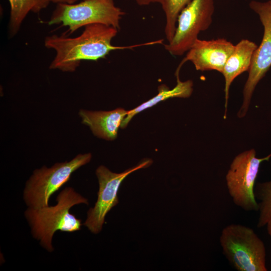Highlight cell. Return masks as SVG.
I'll return each mask as SVG.
<instances>
[{"label":"cell","mask_w":271,"mask_h":271,"mask_svg":"<svg viewBox=\"0 0 271 271\" xmlns=\"http://www.w3.org/2000/svg\"><path fill=\"white\" fill-rule=\"evenodd\" d=\"M118 31L111 26L95 24L84 27L82 33L76 37H68L66 33L46 37L45 46L56 52L50 69L72 72L76 70L82 61H97L105 58L114 50L155 44L153 41L132 46H114L111 42Z\"/></svg>","instance_id":"6da1fadb"},{"label":"cell","mask_w":271,"mask_h":271,"mask_svg":"<svg viewBox=\"0 0 271 271\" xmlns=\"http://www.w3.org/2000/svg\"><path fill=\"white\" fill-rule=\"evenodd\" d=\"M54 206L29 207L25 215L32 229L33 237L49 251L53 250L52 239L57 230L74 232L80 229L81 220L70 213V208L81 203L88 204L87 199L70 187L63 190Z\"/></svg>","instance_id":"7a4b0ae2"},{"label":"cell","mask_w":271,"mask_h":271,"mask_svg":"<svg viewBox=\"0 0 271 271\" xmlns=\"http://www.w3.org/2000/svg\"><path fill=\"white\" fill-rule=\"evenodd\" d=\"M219 242L229 263L238 271H267L266 250L254 230L232 223L221 231Z\"/></svg>","instance_id":"3957f363"},{"label":"cell","mask_w":271,"mask_h":271,"mask_svg":"<svg viewBox=\"0 0 271 271\" xmlns=\"http://www.w3.org/2000/svg\"><path fill=\"white\" fill-rule=\"evenodd\" d=\"M124 15L113 0H83L78 4H58L48 23L68 27V34L81 27L95 24L119 30Z\"/></svg>","instance_id":"277c9868"},{"label":"cell","mask_w":271,"mask_h":271,"mask_svg":"<svg viewBox=\"0 0 271 271\" xmlns=\"http://www.w3.org/2000/svg\"><path fill=\"white\" fill-rule=\"evenodd\" d=\"M91 157L90 153L79 154L69 162L35 170L27 181L24 191L27 205L34 208L48 206L51 195L70 179L74 172L89 163Z\"/></svg>","instance_id":"5b68a950"},{"label":"cell","mask_w":271,"mask_h":271,"mask_svg":"<svg viewBox=\"0 0 271 271\" xmlns=\"http://www.w3.org/2000/svg\"><path fill=\"white\" fill-rule=\"evenodd\" d=\"M271 154L257 158L254 149L241 153L232 161L225 179L228 194L235 205L246 211H258L254 194L255 183L262 162Z\"/></svg>","instance_id":"8992f818"},{"label":"cell","mask_w":271,"mask_h":271,"mask_svg":"<svg viewBox=\"0 0 271 271\" xmlns=\"http://www.w3.org/2000/svg\"><path fill=\"white\" fill-rule=\"evenodd\" d=\"M214 0H191L178 16L174 36L164 45L172 55L182 56L212 23Z\"/></svg>","instance_id":"52a82bcc"},{"label":"cell","mask_w":271,"mask_h":271,"mask_svg":"<svg viewBox=\"0 0 271 271\" xmlns=\"http://www.w3.org/2000/svg\"><path fill=\"white\" fill-rule=\"evenodd\" d=\"M249 7L258 16L263 34L248 71V76L243 90L242 104L237 113L240 118L245 115L256 86L271 67V0L265 2L251 1Z\"/></svg>","instance_id":"ba28073f"},{"label":"cell","mask_w":271,"mask_h":271,"mask_svg":"<svg viewBox=\"0 0 271 271\" xmlns=\"http://www.w3.org/2000/svg\"><path fill=\"white\" fill-rule=\"evenodd\" d=\"M152 163V160L145 159L137 166L120 173H113L102 165L98 167L96 171L99 183L97 200L94 207L88 210L83 225L92 233H99L106 214L118 203L117 192L122 182L131 173L148 168Z\"/></svg>","instance_id":"9c48e42d"},{"label":"cell","mask_w":271,"mask_h":271,"mask_svg":"<svg viewBox=\"0 0 271 271\" xmlns=\"http://www.w3.org/2000/svg\"><path fill=\"white\" fill-rule=\"evenodd\" d=\"M234 46L224 38L210 40L198 39L186 52L176 73H179L182 66L186 62L190 61L198 71L215 70L222 73Z\"/></svg>","instance_id":"30bf717a"},{"label":"cell","mask_w":271,"mask_h":271,"mask_svg":"<svg viewBox=\"0 0 271 271\" xmlns=\"http://www.w3.org/2000/svg\"><path fill=\"white\" fill-rule=\"evenodd\" d=\"M127 112L122 108L111 111H94L81 109L79 115L82 123L88 126L94 136L112 141L116 138L118 130Z\"/></svg>","instance_id":"8fae6325"},{"label":"cell","mask_w":271,"mask_h":271,"mask_svg":"<svg viewBox=\"0 0 271 271\" xmlns=\"http://www.w3.org/2000/svg\"><path fill=\"white\" fill-rule=\"evenodd\" d=\"M257 46L254 42L248 39H242L235 45L225 64L222 74L225 80V112L230 85L238 76L249 71Z\"/></svg>","instance_id":"7c38bea8"},{"label":"cell","mask_w":271,"mask_h":271,"mask_svg":"<svg viewBox=\"0 0 271 271\" xmlns=\"http://www.w3.org/2000/svg\"><path fill=\"white\" fill-rule=\"evenodd\" d=\"M177 84L172 89L164 84L160 85L158 88L159 92L157 95L136 107L128 111L126 117L123 119L120 127L125 128L137 114L143 110L154 106L158 103L170 98L180 97L187 98L189 97L193 92V83L192 80H188L182 81L179 78V73H176Z\"/></svg>","instance_id":"4fadbf2b"},{"label":"cell","mask_w":271,"mask_h":271,"mask_svg":"<svg viewBox=\"0 0 271 271\" xmlns=\"http://www.w3.org/2000/svg\"><path fill=\"white\" fill-rule=\"evenodd\" d=\"M10 4V34L15 36L28 13H37V0H8Z\"/></svg>","instance_id":"5bb4252c"},{"label":"cell","mask_w":271,"mask_h":271,"mask_svg":"<svg viewBox=\"0 0 271 271\" xmlns=\"http://www.w3.org/2000/svg\"><path fill=\"white\" fill-rule=\"evenodd\" d=\"M191 1L161 0L160 4L166 17L164 31L168 42L171 41L174 36L179 15Z\"/></svg>","instance_id":"9a60e30c"},{"label":"cell","mask_w":271,"mask_h":271,"mask_svg":"<svg viewBox=\"0 0 271 271\" xmlns=\"http://www.w3.org/2000/svg\"><path fill=\"white\" fill-rule=\"evenodd\" d=\"M254 194L256 200L259 201L257 226L261 228L271 218V180L258 183L254 188Z\"/></svg>","instance_id":"2e32d148"},{"label":"cell","mask_w":271,"mask_h":271,"mask_svg":"<svg viewBox=\"0 0 271 271\" xmlns=\"http://www.w3.org/2000/svg\"><path fill=\"white\" fill-rule=\"evenodd\" d=\"M38 9L39 12L42 9L46 8L50 3L57 4H73L78 0H37Z\"/></svg>","instance_id":"e0dca14e"},{"label":"cell","mask_w":271,"mask_h":271,"mask_svg":"<svg viewBox=\"0 0 271 271\" xmlns=\"http://www.w3.org/2000/svg\"><path fill=\"white\" fill-rule=\"evenodd\" d=\"M140 6H148L153 3H160L161 0H134Z\"/></svg>","instance_id":"ac0fdd59"},{"label":"cell","mask_w":271,"mask_h":271,"mask_svg":"<svg viewBox=\"0 0 271 271\" xmlns=\"http://www.w3.org/2000/svg\"><path fill=\"white\" fill-rule=\"evenodd\" d=\"M265 226H266L267 233L271 237V218L268 220Z\"/></svg>","instance_id":"d6986e66"},{"label":"cell","mask_w":271,"mask_h":271,"mask_svg":"<svg viewBox=\"0 0 271 271\" xmlns=\"http://www.w3.org/2000/svg\"><path fill=\"white\" fill-rule=\"evenodd\" d=\"M270 165H271V161H270Z\"/></svg>","instance_id":"ffe728a7"}]
</instances>
